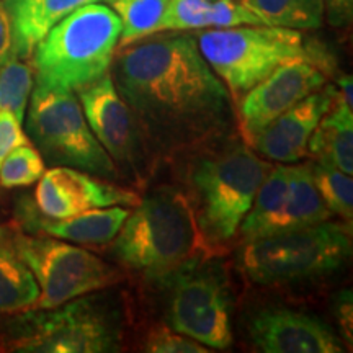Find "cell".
Wrapping results in <instances>:
<instances>
[{
	"mask_svg": "<svg viewBox=\"0 0 353 353\" xmlns=\"http://www.w3.org/2000/svg\"><path fill=\"white\" fill-rule=\"evenodd\" d=\"M25 311L8 350L20 353H108L120 350V324L99 298H76L52 309Z\"/></svg>",
	"mask_w": 353,
	"mask_h": 353,
	"instance_id": "ba28073f",
	"label": "cell"
},
{
	"mask_svg": "<svg viewBox=\"0 0 353 353\" xmlns=\"http://www.w3.org/2000/svg\"><path fill=\"white\" fill-rule=\"evenodd\" d=\"M113 239L117 259L148 280H165L211 254L188 195L162 187L141 198Z\"/></svg>",
	"mask_w": 353,
	"mask_h": 353,
	"instance_id": "7a4b0ae2",
	"label": "cell"
},
{
	"mask_svg": "<svg viewBox=\"0 0 353 353\" xmlns=\"http://www.w3.org/2000/svg\"><path fill=\"white\" fill-rule=\"evenodd\" d=\"M144 350L151 353H208L211 348L176 332L170 325H156L145 335Z\"/></svg>",
	"mask_w": 353,
	"mask_h": 353,
	"instance_id": "83f0119b",
	"label": "cell"
},
{
	"mask_svg": "<svg viewBox=\"0 0 353 353\" xmlns=\"http://www.w3.org/2000/svg\"><path fill=\"white\" fill-rule=\"evenodd\" d=\"M330 216L332 214L316 188L311 164L290 165L288 192L270 234L324 223Z\"/></svg>",
	"mask_w": 353,
	"mask_h": 353,
	"instance_id": "d6986e66",
	"label": "cell"
},
{
	"mask_svg": "<svg viewBox=\"0 0 353 353\" xmlns=\"http://www.w3.org/2000/svg\"><path fill=\"white\" fill-rule=\"evenodd\" d=\"M211 3L213 0H169V7L159 33L206 30Z\"/></svg>",
	"mask_w": 353,
	"mask_h": 353,
	"instance_id": "4316f807",
	"label": "cell"
},
{
	"mask_svg": "<svg viewBox=\"0 0 353 353\" xmlns=\"http://www.w3.org/2000/svg\"><path fill=\"white\" fill-rule=\"evenodd\" d=\"M128 214L130 210L125 206H108L83 211L64 219H43L26 211L25 219L30 228L56 239L82 245H105L113 242Z\"/></svg>",
	"mask_w": 353,
	"mask_h": 353,
	"instance_id": "2e32d148",
	"label": "cell"
},
{
	"mask_svg": "<svg viewBox=\"0 0 353 353\" xmlns=\"http://www.w3.org/2000/svg\"><path fill=\"white\" fill-rule=\"evenodd\" d=\"M198 48L214 74L239 103L250 88L290 61L306 59L324 68L321 52L309 46L299 30L242 25L201 30Z\"/></svg>",
	"mask_w": 353,
	"mask_h": 353,
	"instance_id": "5b68a950",
	"label": "cell"
},
{
	"mask_svg": "<svg viewBox=\"0 0 353 353\" xmlns=\"http://www.w3.org/2000/svg\"><path fill=\"white\" fill-rule=\"evenodd\" d=\"M38 298L37 278L17 252L12 232L0 228V314L32 311Z\"/></svg>",
	"mask_w": 353,
	"mask_h": 353,
	"instance_id": "ffe728a7",
	"label": "cell"
},
{
	"mask_svg": "<svg viewBox=\"0 0 353 353\" xmlns=\"http://www.w3.org/2000/svg\"><path fill=\"white\" fill-rule=\"evenodd\" d=\"M337 306V317L341 321V325L343 329L345 335H348V341L352 343V293L347 291V293H342L341 298L335 303Z\"/></svg>",
	"mask_w": 353,
	"mask_h": 353,
	"instance_id": "1f68e13d",
	"label": "cell"
},
{
	"mask_svg": "<svg viewBox=\"0 0 353 353\" xmlns=\"http://www.w3.org/2000/svg\"><path fill=\"white\" fill-rule=\"evenodd\" d=\"M249 335L265 353H342L343 343L327 324L291 309H265L254 316Z\"/></svg>",
	"mask_w": 353,
	"mask_h": 353,
	"instance_id": "5bb4252c",
	"label": "cell"
},
{
	"mask_svg": "<svg viewBox=\"0 0 353 353\" xmlns=\"http://www.w3.org/2000/svg\"><path fill=\"white\" fill-rule=\"evenodd\" d=\"M307 154L316 161L324 162L335 169L353 174V112L348 103L337 95L332 107L322 117L307 144Z\"/></svg>",
	"mask_w": 353,
	"mask_h": 353,
	"instance_id": "ac0fdd59",
	"label": "cell"
},
{
	"mask_svg": "<svg viewBox=\"0 0 353 353\" xmlns=\"http://www.w3.org/2000/svg\"><path fill=\"white\" fill-rule=\"evenodd\" d=\"M112 0H3L15 32L17 56L30 57L44 34L69 13L87 3Z\"/></svg>",
	"mask_w": 353,
	"mask_h": 353,
	"instance_id": "e0dca14e",
	"label": "cell"
},
{
	"mask_svg": "<svg viewBox=\"0 0 353 353\" xmlns=\"http://www.w3.org/2000/svg\"><path fill=\"white\" fill-rule=\"evenodd\" d=\"M21 123L23 121L19 120L17 114L10 110L0 112V167L13 149L21 144L32 143L28 136L25 134Z\"/></svg>",
	"mask_w": 353,
	"mask_h": 353,
	"instance_id": "f1b7e54d",
	"label": "cell"
},
{
	"mask_svg": "<svg viewBox=\"0 0 353 353\" xmlns=\"http://www.w3.org/2000/svg\"><path fill=\"white\" fill-rule=\"evenodd\" d=\"M13 245L37 278L34 309H52L118 283L121 273L88 250L56 237L12 232Z\"/></svg>",
	"mask_w": 353,
	"mask_h": 353,
	"instance_id": "9c48e42d",
	"label": "cell"
},
{
	"mask_svg": "<svg viewBox=\"0 0 353 353\" xmlns=\"http://www.w3.org/2000/svg\"><path fill=\"white\" fill-rule=\"evenodd\" d=\"M312 179L316 188L327 206L330 214L341 216L343 221L352 224L353 219V180L352 175L324 164V162H312Z\"/></svg>",
	"mask_w": 353,
	"mask_h": 353,
	"instance_id": "cb8c5ba5",
	"label": "cell"
},
{
	"mask_svg": "<svg viewBox=\"0 0 353 353\" xmlns=\"http://www.w3.org/2000/svg\"><path fill=\"white\" fill-rule=\"evenodd\" d=\"M121 21L108 3H87L57 21L34 46L37 85L77 92L108 74Z\"/></svg>",
	"mask_w": 353,
	"mask_h": 353,
	"instance_id": "3957f363",
	"label": "cell"
},
{
	"mask_svg": "<svg viewBox=\"0 0 353 353\" xmlns=\"http://www.w3.org/2000/svg\"><path fill=\"white\" fill-rule=\"evenodd\" d=\"M88 126L112 157L121 179L141 185L156 161L145 148L131 110L118 94L110 74L76 92Z\"/></svg>",
	"mask_w": 353,
	"mask_h": 353,
	"instance_id": "30bf717a",
	"label": "cell"
},
{
	"mask_svg": "<svg viewBox=\"0 0 353 353\" xmlns=\"http://www.w3.org/2000/svg\"><path fill=\"white\" fill-rule=\"evenodd\" d=\"M46 164L32 143L21 144L6 157L0 167V187L6 190L32 187L41 179Z\"/></svg>",
	"mask_w": 353,
	"mask_h": 353,
	"instance_id": "484cf974",
	"label": "cell"
},
{
	"mask_svg": "<svg viewBox=\"0 0 353 353\" xmlns=\"http://www.w3.org/2000/svg\"><path fill=\"white\" fill-rule=\"evenodd\" d=\"M139 200L138 193L112 180L63 165L44 170L34 190L38 211L48 219H64L108 206H136Z\"/></svg>",
	"mask_w": 353,
	"mask_h": 353,
	"instance_id": "4fadbf2b",
	"label": "cell"
},
{
	"mask_svg": "<svg viewBox=\"0 0 353 353\" xmlns=\"http://www.w3.org/2000/svg\"><path fill=\"white\" fill-rule=\"evenodd\" d=\"M15 57L19 56H17L13 23L6 3H3V0H0V69L15 59Z\"/></svg>",
	"mask_w": 353,
	"mask_h": 353,
	"instance_id": "f546056e",
	"label": "cell"
},
{
	"mask_svg": "<svg viewBox=\"0 0 353 353\" xmlns=\"http://www.w3.org/2000/svg\"><path fill=\"white\" fill-rule=\"evenodd\" d=\"M169 303V324L176 332L224 350L232 343L231 301L226 285L213 272L176 273Z\"/></svg>",
	"mask_w": 353,
	"mask_h": 353,
	"instance_id": "8fae6325",
	"label": "cell"
},
{
	"mask_svg": "<svg viewBox=\"0 0 353 353\" xmlns=\"http://www.w3.org/2000/svg\"><path fill=\"white\" fill-rule=\"evenodd\" d=\"M262 25L317 30L324 20V0H239Z\"/></svg>",
	"mask_w": 353,
	"mask_h": 353,
	"instance_id": "7402d4cb",
	"label": "cell"
},
{
	"mask_svg": "<svg viewBox=\"0 0 353 353\" xmlns=\"http://www.w3.org/2000/svg\"><path fill=\"white\" fill-rule=\"evenodd\" d=\"M26 131L52 167H72L105 180H121L112 157L88 126L81 101L72 90L34 87L30 95Z\"/></svg>",
	"mask_w": 353,
	"mask_h": 353,
	"instance_id": "52a82bcc",
	"label": "cell"
},
{
	"mask_svg": "<svg viewBox=\"0 0 353 353\" xmlns=\"http://www.w3.org/2000/svg\"><path fill=\"white\" fill-rule=\"evenodd\" d=\"M290 165H278L268 172L254 198L249 213L241 223L239 232L244 242L259 239L272 232L275 218L288 192Z\"/></svg>",
	"mask_w": 353,
	"mask_h": 353,
	"instance_id": "44dd1931",
	"label": "cell"
},
{
	"mask_svg": "<svg viewBox=\"0 0 353 353\" xmlns=\"http://www.w3.org/2000/svg\"><path fill=\"white\" fill-rule=\"evenodd\" d=\"M335 87L324 85L272 121L254 138L250 148L267 161L294 164L307 156L316 126L332 107Z\"/></svg>",
	"mask_w": 353,
	"mask_h": 353,
	"instance_id": "9a60e30c",
	"label": "cell"
},
{
	"mask_svg": "<svg viewBox=\"0 0 353 353\" xmlns=\"http://www.w3.org/2000/svg\"><path fill=\"white\" fill-rule=\"evenodd\" d=\"M110 7L121 21L118 48H123L159 33L169 0H112Z\"/></svg>",
	"mask_w": 353,
	"mask_h": 353,
	"instance_id": "603a6c76",
	"label": "cell"
},
{
	"mask_svg": "<svg viewBox=\"0 0 353 353\" xmlns=\"http://www.w3.org/2000/svg\"><path fill=\"white\" fill-rule=\"evenodd\" d=\"M113 61L114 85L154 161L213 144L231 130V94L196 38L152 34L118 48Z\"/></svg>",
	"mask_w": 353,
	"mask_h": 353,
	"instance_id": "6da1fadb",
	"label": "cell"
},
{
	"mask_svg": "<svg viewBox=\"0 0 353 353\" xmlns=\"http://www.w3.org/2000/svg\"><path fill=\"white\" fill-rule=\"evenodd\" d=\"M33 68L19 57L0 69V112L10 110L23 121L28 108L30 95L33 92Z\"/></svg>",
	"mask_w": 353,
	"mask_h": 353,
	"instance_id": "d4e9b609",
	"label": "cell"
},
{
	"mask_svg": "<svg viewBox=\"0 0 353 353\" xmlns=\"http://www.w3.org/2000/svg\"><path fill=\"white\" fill-rule=\"evenodd\" d=\"M325 82V69L306 59L290 61L273 70L237 103V117L245 144L250 145L255 136L272 121L324 87Z\"/></svg>",
	"mask_w": 353,
	"mask_h": 353,
	"instance_id": "7c38bea8",
	"label": "cell"
},
{
	"mask_svg": "<svg viewBox=\"0 0 353 353\" xmlns=\"http://www.w3.org/2000/svg\"><path fill=\"white\" fill-rule=\"evenodd\" d=\"M270 170L268 161L237 143L203 154L193 162L188 170V198L211 247L231 241L239 232Z\"/></svg>",
	"mask_w": 353,
	"mask_h": 353,
	"instance_id": "277c9868",
	"label": "cell"
},
{
	"mask_svg": "<svg viewBox=\"0 0 353 353\" xmlns=\"http://www.w3.org/2000/svg\"><path fill=\"white\" fill-rule=\"evenodd\" d=\"M324 12H327L329 21L335 26L350 23L353 0H324Z\"/></svg>",
	"mask_w": 353,
	"mask_h": 353,
	"instance_id": "4dcf8cb0",
	"label": "cell"
},
{
	"mask_svg": "<svg viewBox=\"0 0 353 353\" xmlns=\"http://www.w3.org/2000/svg\"><path fill=\"white\" fill-rule=\"evenodd\" d=\"M350 254V226L324 221L245 242L241 268L255 285L281 286L330 275Z\"/></svg>",
	"mask_w": 353,
	"mask_h": 353,
	"instance_id": "8992f818",
	"label": "cell"
}]
</instances>
